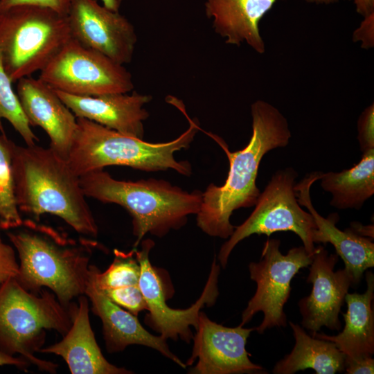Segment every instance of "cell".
<instances>
[{
  "label": "cell",
  "instance_id": "25",
  "mask_svg": "<svg viewBox=\"0 0 374 374\" xmlns=\"http://www.w3.org/2000/svg\"><path fill=\"white\" fill-rule=\"evenodd\" d=\"M12 141L6 134L0 133V230L5 231L20 226L24 220L15 196Z\"/></svg>",
  "mask_w": 374,
  "mask_h": 374
},
{
  "label": "cell",
  "instance_id": "1",
  "mask_svg": "<svg viewBox=\"0 0 374 374\" xmlns=\"http://www.w3.org/2000/svg\"><path fill=\"white\" fill-rule=\"evenodd\" d=\"M251 114L252 134L242 150L231 152L221 137L206 132L222 148L229 162L224 183L208 186L196 214L197 226L212 237L231 236L235 229L230 222L233 211L255 206L260 194L256 178L262 159L268 152L287 146L292 137L287 120L271 104L258 100L252 103Z\"/></svg>",
  "mask_w": 374,
  "mask_h": 374
},
{
  "label": "cell",
  "instance_id": "35",
  "mask_svg": "<svg viewBox=\"0 0 374 374\" xmlns=\"http://www.w3.org/2000/svg\"><path fill=\"white\" fill-rule=\"evenodd\" d=\"M355 233L364 236V237H372L373 238V226H364L360 224H358V226L354 223V226L350 229Z\"/></svg>",
  "mask_w": 374,
  "mask_h": 374
},
{
  "label": "cell",
  "instance_id": "6",
  "mask_svg": "<svg viewBox=\"0 0 374 374\" xmlns=\"http://www.w3.org/2000/svg\"><path fill=\"white\" fill-rule=\"evenodd\" d=\"M72 319L48 289L37 294L23 288L15 278L0 286V352L19 355L39 370L55 373L58 365L37 357L45 341L46 332L54 330L64 335Z\"/></svg>",
  "mask_w": 374,
  "mask_h": 374
},
{
  "label": "cell",
  "instance_id": "34",
  "mask_svg": "<svg viewBox=\"0 0 374 374\" xmlns=\"http://www.w3.org/2000/svg\"><path fill=\"white\" fill-rule=\"evenodd\" d=\"M357 12L366 17L374 14V0H354Z\"/></svg>",
  "mask_w": 374,
  "mask_h": 374
},
{
  "label": "cell",
  "instance_id": "20",
  "mask_svg": "<svg viewBox=\"0 0 374 374\" xmlns=\"http://www.w3.org/2000/svg\"><path fill=\"white\" fill-rule=\"evenodd\" d=\"M277 0H205L206 17L227 44L246 42L258 53L265 50L259 24Z\"/></svg>",
  "mask_w": 374,
  "mask_h": 374
},
{
  "label": "cell",
  "instance_id": "4",
  "mask_svg": "<svg viewBox=\"0 0 374 374\" xmlns=\"http://www.w3.org/2000/svg\"><path fill=\"white\" fill-rule=\"evenodd\" d=\"M177 107L188 121V128L177 138L165 143H150L121 134L83 118H77V130L67 157V162L78 176L111 166H128L145 172L173 170L190 176L188 161H177L174 153L188 149L201 130L199 122L190 118L181 102Z\"/></svg>",
  "mask_w": 374,
  "mask_h": 374
},
{
  "label": "cell",
  "instance_id": "37",
  "mask_svg": "<svg viewBox=\"0 0 374 374\" xmlns=\"http://www.w3.org/2000/svg\"><path fill=\"white\" fill-rule=\"evenodd\" d=\"M308 3H316V4H329L335 3L339 0H305Z\"/></svg>",
  "mask_w": 374,
  "mask_h": 374
},
{
  "label": "cell",
  "instance_id": "32",
  "mask_svg": "<svg viewBox=\"0 0 374 374\" xmlns=\"http://www.w3.org/2000/svg\"><path fill=\"white\" fill-rule=\"evenodd\" d=\"M344 371L348 374H373L374 359L372 356L360 358L345 357Z\"/></svg>",
  "mask_w": 374,
  "mask_h": 374
},
{
  "label": "cell",
  "instance_id": "17",
  "mask_svg": "<svg viewBox=\"0 0 374 374\" xmlns=\"http://www.w3.org/2000/svg\"><path fill=\"white\" fill-rule=\"evenodd\" d=\"M77 118H83L121 134L143 139V122L149 117L144 106L152 96L132 93L82 96L56 91Z\"/></svg>",
  "mask_w": 374,
  "mask_h": 374
},
{
  "label": "cell",
  "instance_id": "11",
  "mask_svg": "<svg viewBox=\"0 0 374 374\" xmlns=\"http://www.w3.org/2000/svg\"><path fill=\"white\" fill-rule=\"evenodd\" d=\"M141 242L140 250L134 249L141 268L139 286L148 306L145 323L166 340L181 339L190 343L193 337L190 327L196 329L201 310L205 305H214L219 294L220 265L215 258L203 292L195 303L187 309H172L166 303L161 278L150 260V252L154 242L151 239Z\"/></svg>",
  "mask_w": 374,
  "mask_h": 374
},
{
  "label": "cell",
  "instance_id": "16",
  "mask_svg": "<svg viewBox=\"0 0 374 374\" xmlns=\"http://www.w3.org/2000/svg\"><path fill=\"white\" fill-rule=\"evenodd\" d=\"M321 172L316 171L296 184L294 189L301 206H305L314 219L317 228L314 232V243H330L336 253L344 262V268L350 275L351 286L359 284L364 272L374 267V244L370 238L360 235L350 229L340 230L336 226L337 213L327 218L321 216L314 208L310 198L311 186L319 180Z\"/></svg>",
  "mask_w": 374,
  "mask_h": 374
},
{
  "label": "cell",
  "instance_id": "14",
  "mask_svg": "<svg viewBox=\"0 0 374 374\" xmlns=\"http://www.w3.org/2000/svg\"><path fill=\"white\" fill-rule=\"evenodd\" d=\"M338 257L319 245L309 265L307 282L312 284V292L298 305L301 325L312 335L323 326L333 330L341 328L339 315L352 282L344 269L334 270Z\"/></svg>",
  "mask_w": 374,
  "mask_h": 374
},
{
  "label": "cell",
  "instance_id": "23",
  "mask_svg": "<svg viewBox=\"0 0 374 374\" xmlns=\"http://www.w3.org/2000/svg\"><path fill=\"white\" fill-rule=\"evenodd\" d=\"M319 180L321 188L332 195V206L360 209L374 194V149L363 152L360 161L349 169L321 172Z\"/></svg>",
  "mask_w": 374,
  "mask_h": 374
},
{
  "label": "cell",
  "instance_id": "24",
  "mask_svg": "<svg viewBox=\"0 0 374 374\" xmlns=\"http://www.w3.org/2000/svg\"><path fill=\"white\" fill-rule=\"evenodd\" d=\"M114 258L103 272L95 265H89V271L95 287L99 291L123 289L139 285L141 268L133 248L128 252L114 250Z\"/></svg>",
  "mask_w": 374,
  "mask_h": 374
},
{
  "label": "cell",
  "instance_id": "5",
  "mask_svg": "<svg viewBox=\"0 0 374 374\" xmlns=\"http://www.w3.org/2000/svg\"><path fill=\"white\" fill-rule=\"evenodd\" d=\"M79 178L86 197L127 211L136 238L134 248L147 233L161 238L184 226L188 216L198 213L202 202L200 190L188 192L163 179L118 180L103 169Z\"/></svg>",
  "mask_w": 374,
  "mask_h": 374
},
{
  "label": "cell",
  "instance_id": "12",
  "mask_svg": "<svg viewBox=\"0 0 374 374\" xmlns=\"http://www.w3.org/2000/svg\"><path fill=\"white\" fill-rule=\"evenodd\" d=\"M256 328H231L211 321L200 312L193 346L186 365L193 374H262L260 365L253 363L246 350L247 339Z\"/></svg>",
  "mask_w": 374,
  "mask_h": 374
},
{
  "label": "cell",
  "instance_id": "19",
  "mask_svg": "<svg viewBox=\"0 0 374 374\" xmlns=\"http://www.w3.org/2000/svg\"><path fill=\"white\" fill-rule=\"evenodd\" d=\"M84 294L91 303V310L103 324V334L107 352L117 353L130 345H141L155 349L181 368L186 367L172 353L166 339L146 330L137 317L112 302L96 289L89 271Z\"/></svg>",
  "mask_w": 374,
  "mask_h": 374
},
{
  "label": "cell",
  "instance_id": "38",
  "mask_svg": "<svg viewBox=\"0 0 374 374\" xmlns=\"http://www.w3.org/2000/svg\"><path fill=\"white\" fill-rule=\"evenodd\" d=\"M1 1H2V0H0V3H1Z\"/></svg>",
  "mask_w": 374,
  "mask_h": 374
},
{
  "label": "cell",
  "instance_id": "33",
  "mask_svg": "<svg viewBox=\"0 0 374 374\" xmlns=\"http://www.w3.org/2000/svg\"><path fill=\"white\" fill-rule=\"evenodd\" d=\"M4 365L14 366L21 370H26L30 364L20 356H10L0 352V366Z\"/></svg>",
  "mask_w": 374,
  "mask_h": 374
},
{
  "label": "cell",
  "instance_id": "27",
  "mask_svg": "<svg viewBox=\"0 0 374 374\" xmlns=\"http://www.w3.org/2000/svg\"><path fill=\"white\" fill-rule=\"evenodd\" d=\"M100 292L112 302L136 317L141 311L148 310L147 303L139 285Z\"/></svg>",
  "mask_w": 374,
  "mask_h": 374
},
{
  "label": "cell",
  "instance_id": "13",
  "mask_svg": "<svg viewBox=\"0 0 374 374\" xmlns=\"http://www.w3.org/2000/svg\"><path fill=\"white\" fill-rule=\"evenodd\" d=\"M66 16L73 39L120 64L132 62L137 35L119 11L97 0H73Z\"/></svg>",
  "mask_w": 374,
  "mask_h": 374
},
{
  "label": "cell",
  "instance_id": "8",
  "mask_svg": "<svg viewBox=\"0 0 374 374\" xmlns=\"http://www.w3.org/2000/svg\"><path fill=\"white\" fill-rule=\"evenodd\" d=\"M296 172L292 168L277 170L260 193L255 208L249 217L234 231L221 247L218 260L225 268L234 247L253 234L268 237L278 231H292L302 240L308 253L316 247L313 236L317 225L312 214L302 209L296 191Z\"/></svg>",
  "mask_w": 374,
  "mask_h": 374
},
{
  "label": "cell",
  "instance_id": "26",
  "mask_svg": "<svg viewBox=\"0 0 374 374\" xmlns=\"http://www.w3.org/2000/svg\"><path fill=\"white\" fill-rule=\"evenodd\" d=\"M12 83L4 69L0 55V133L6 134L2 123V120L5 119L21 136L26 145H35L39 139L31 129Z\"/></svg>",
  "mask_w": 374,
  "mask_h": 374
},
{
  "label": "cell",
  "instance_id": "3",
  "mask_svg": "<svg viewBox=\"0 0 374 374\" xmlns=\"http://www.w3.org/2000/svg\"><path fill=\"white\" fill-rule=\"evenodd\" d=\"M12 169L18 209L39 221L49 213L62 219L78 233L96 238L98 228L67 161L51 148L22 146L12 141Z\"/></svg>",
  "mask_w": 374,
  "mask_h": 374
},
{
  "label": "cell",
  "instance_id": "15",
  "mask_svg": "<svg viewBox=\"0 0 374 374\" xmlns=\"http://www.w3.org/2000/svg\"><path fill=\"white\" fill-rule=\"evenodd\" d=\"M17 86L22 110L31 126H39L50 139V148L67 159L77 130V117L55 89L31 76L19 80Z\"/></svg>",
  "mask_w": 374,
  "mask_h": 374
},
{
  "label": "cell",
  "instance_id": "18",
  "mask_svg": "<svg viewBox=\"0 0 374 374\" xmlns=\"http://www.w3.org/2000/svg\"><path fill=\"white\" fill-rule=\"evenodd\" d=\"M78 303H71L69 310L72 324L60 341L42 348L39 353L60 356L72 374H130L132 372L118 367L103 355L96 342L89 317V299L79 296Z\"/></svg>",
  "mask_w": 374,
  "mask_h": 374
},
{
  "label": "cell",
  "instance_id": "7",
  "mask_svg": "<svg viewBox=\"0 0 374 374\" xmlns=\"http://www.w3.org/2000/svg\"><path fill=\"white\" fill-rule=\"evenodd\" d=\"M66 15L18 5L0 10V55L12 82L40 72L71 39Z\"/></svg>",
  "mask_w": 374,
  "mask_h": 374
},
{
  "label": "cell",
  "instance_id": "31",
  "mask_svg": "<svg viewBox=\"0 0 374 374\" xmlns=\"http://www.w3.org/2000/svg\"><path fill=\"white\" fill-rule=\"evenodd\" d=\"M353 41L361 42L363 48H373L374 45V14L366 17L353 33Z\"/></svg>",
  "mask_w": 374,
  "mask_h": 374
},
{
  "label": "cell",
  "instance_id": "10",
  "mask_svg": "<svg viewBox=\"0 0 374 374\" xmlns=\"http://www.w3.org/2000/svg\"><path fill=\"white\" fill-rule=\"evenodd\" d=\"M278 239L267 240L260 260L251 262L248 266L250 278L257 287L242 312L240 325L244 326L256 313L262 312V321L255 329L259 334L274 327L287 326L284 305L290 298L292 279L301 268L311 264L316 251L308 253L300 246L283 254Z\"/></svg>",
  "mask_w": 374,
  "mask_h": 374
},
{
  "label": "cell",
  "instance_id": "29",
  "mask_svg": "<svg viewBox=\"0 0 374 374\" xmlns=\"http://www.w3.org/2000/svg\"><path fill=\"white\" fill-rule=\"evenodd\" d=\"M19 262L15 248L5 242L0 233V286L10 278H15Z\"/></svg>",
  "mask_w": 374,
  "mask_h": 374
},
{
  "label": "cell",
  "instance_id": "9",
  "mask_svg": "<svg viewBox=\"0 0 374 374\" xmlns=\"http://www.w3.org/2000/svg\"><path fill=\"white\" fill-rule=\"evenodd\" d=\"M38 78L56 91L82 96L129 93L134 87L132 75L124 65L73 38Z\"/></svg>",
  "mask_w": 374,
  "mask_h": 374
},
{
  "label": "cell",
  "instance_id": "36",
  "mask_svg": "<svg viewBox=\"0 0 374 374\" xmlns=\"http://www.w3.org/2000/svg\"><path fill=\"white\" fill-rule=\"evenodd\" d=\"M103 5L114 11L118 12L121 6L123 0H100Z\"/></svg>",
  "mask_w": 374,
  "mask_h": 374
},
{
  "label": "cell",
  "instance_id": "30",
  "mask_svg": "<svg viewBox=\"0 0 374 374\" xmlns=\"http://www.w3.org/2000/svg\"><path fill=\"white\" fill-rule=\"evenodd\" d=\"M73 0H2L0 10L18 5H31L51 9L61 15H67Z\"/></svg>",
  "mask_w": 374,
  "mask_h": 374
},
{
  "label": "cell",
  "instance_id": "28",
  "mask_svg": "<svg viewBox=\"0 0 374 374\" xmlns=\"http://www.w3.org/2000/svg\"><path fill=\"white\" fill-rule=\"evenodd\" d=\"M360 150L362 152L374 149V104L372 103L360 114L357 121Z\"/></svg>",
  "mask_w": 374,
  "mask_h": 374
},
{
  "label": "cell",
  "instance_id": "2",
  "mask_svg": "<svg viewBox=\"0 0 374 374\" xmlns=\"http://www.w3.org/2000/svg\"><path fill=\"white\" fill-rule=\"evenodd\" d=\"M12 230L7 235L18 254L15 278L23 288L35 294L47 288L66 308L74 298L84 294L89 260L100 246L97 241L74 238L30 218Z\"/></svg>",
  "mask_w": 374,
  "mask_h": 374
},
{
  "label": "cell",
  "instance_id": "22",
  "mask_svg": "<svg viewBox=\"0 0 374 374\" xmlns=\"http://www.w3.org/2000/svg\"><path fill=\"white\" fill-rule=\"evenodd\" d=\"M295 344L292 351L279 360L274 374H294L312 368L317 374H335L345 368V355L332 341L309 335L298 324L289 321Z\"/></svg>",
  "mask_w": 374,
  "mask_h": 374
},
{
  "label": "cell",
  "instance_id": "21",
  "mask_svg": "<svg viewBox=\"0 0 374 374\" xmlns=\"http://www.w3.org/2000/svg\"><path fill=\"white\" fill-rule=\"evenodd\" d=\"M366 290L362 294L347 293L346 313L343 314L345 326L337 335L315 332L316 338L332 341L346 357L360 358L374 354V276L366 273Z\"/></svg>",
  "mask_w": 374,
  "mask_h": 374
}]
</instances>
